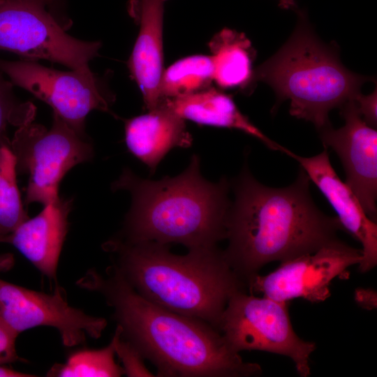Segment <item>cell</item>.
<instances>
[{"label":"cell","instance_id":"14","mask_svg":"<svg viewBox=\"0 0 377 377\" xmlns=\"http://www.w3.org/2000/svg\"><path fill=\"white\" fill-rule=\"evenodd\" d=\"M168 0H131L128 10L139 24V33L128 66L151 110L163 101L160 95L163 73V21Z\"/></svg>","mask_w":377,"mask_h":377},{"label":"cell","instance_id":"23","mask_svg":"<svg viewBox=\"0 0 377 377\" xmlns=\"http://www.w3.org/2000/svg\"><path fill=\"white\" fill-rule=\"evenodd\" d=\"M115 354L121 359L124 374L128 376H154L145 366V359L138 350L121 337V329L117 325L114 334Z\"/></svg>","mask_w":377,"mask_h":377},{"label":"cell","instance_id":"3","mask_svg":"<svg viewBox=\"0 0 377 377\" xmlns=\"http://www.w3.org/2000/svg\"><path fill=\"white\" fill-rule=\"evenodd\" d=\"M104 248L114 254L112 265L141 296L217 330L228 300L246 287L217 247L177 255L169 244L119 237Z\"/></svg>","mask_w":377,"mask_h":377},{"label":"cell","instance_id":"18","mask_svg":"<svg viewBox=\"0 0 377 377\" xmlns=\"http://www.w3.org/2000/svg\"><path fill=\"white\" fill-rule=\"evenodd\" d=\"M213 80L223 88L245 87L251 82L255 51L243 33L224 29L209 42Z\"/></svg>","mask_w":377,"mask_h":377},{"label":"cell","instance_id":"12","mask_svg":"<svg viewBox=\"0 0 377 377\" xmlns=\"http://www.w3.org/2000/svg\"><path fill=\"white\" fill-rule=\"evenodd\" d=\"M345 124L320 131L325 149H333L343 164L346 183L359 199L367 216L376 222L377 131L360 116L354 98L340 108Z\"/></svg>","mask_w":377,"mask_h":377},{"label":"cell","instance_id":"28","mask_svg":"<svg viewBox=\"0 0 377 377\" xmlns=\"http://www.w3.org/2000/svg\"><path fill=\"white\" fill-rule=\"evenodd\" d=\"M279 6L283 9H295L297 8L295 0H279Z\"/></svg>","mask_w":377,"mask_h":377},{"label":"cell","instance_id":"27","mask_svg":"<svg viewBox=\"0 0 377 377\" xmlns=\"http://www.w3.org/2000/svg\"><path fill=\"white\" fill-rule=\"evenodd\" d=\"M14 264V258L10 253L0 254V272L10 269Z\"/></svg>","mask_w":377,"mask_h":377},{"label":"cell","instance_id":"10","mask_svg":"<svg viewBox=\"0 0 377 377\" xmlns=\"http://www.w3.org/2000/svg\"><path fill=\"white\" fill-rule=\"evenodd\" d=\"M361 249L339 239L317 251L280 263L273 272L255 276L246 284L251 293L288 302L302 298L311 303L324 302L330 296V286L348 269L359 265Z\"/></svg>","mask_w":377,"mask_h":377},{"label":"cell","instance_id":"9","mask_svg":"<svg viewBox=\"0 0 377 377\" xmlns=\"http://www.w3.org/2000/svg\"><path fill=\"white\" fill-rule=\"evenodd\" d=\"M0 69L13 85L48 104L77 133L84 137L87 116L93 110L108 112L113 97L91 71H61L36 61L0 59Z\"/></svg>","mask_w":377,"mask_h":377},{"label":"cell","instance_id":"26","mask_svg":"<svg viewBox=\"0 0 377 377\" xmlns=\"http://www.w3.org/2000/svg\"><path fill=\"white\" fill-rule=\"evenodd\" d=\"M34 375L22 373L14 369L3 367L0 364V377H31Z\"/></svg>","mask_w":377,"mask_h":377},{"label":"cell","instance_id":"8","mask_svg":"<svg viewBox=\"0 0 377 377\" xmlns=\"http://www.w3.org/2000/svg\"><path fill=\"white\" fill-rule=\"evenodd\" d=\"M10 149L17 172L29 175L27 205L57 200L64 176L93 156L91 143L54 114L50 128L33 121L17 127Z\"/></svg>","mask_w":377,"mask_h":377},{"label":"cell","instance_id":"24","mask_svg":"<svg viewBox=\"0 0 377 377\" xmlns=\"http://www.w3.org/2000/svg\"><path fill=\"white\" fill-rule=\"evenodd\" d=\"M354 101L358 112L364 121L370 126L374 128L377 124L376 105L377 93L376 89L369 95H362L359 93Z\"/></svg>","mask_w":377,"mask_h":377},{"label":"cell","instance_id":"2","mask_svg":"<svg viewBox=\"0 0 377 377\" xmlns=\"http://www.w3.org/2000/svg\"><path fill=\"white\" fill-rule=\"evenodd\" d=\"M310 182L300 168L288 186H267L247 165L234 182L235 199L226 221L228 244L223 251L246 287L265 265L314 252L339 239L343 228L337 217L316 205Z\"/></svg>","mask_w":377,"mask_h":377},{"label":"cell","instance_id":"13","mask_svg":"<svg viewBox=\"0 0 377 377\" xmlns=\"http://www.w3.org/2000/svg\"><path fill=\"white\" fill-rule=\"evenodd\" d=\"M283 153L296 160L310 181L319 188L337 214L343 228L362 245L358 269L365 273L377 264V224L364 212L357 197L334 170L327 149L311 157L284 148Z\"/></svg>","mask_w":377,"mask_h":377},{"label":"cell","instance_id":"21","mask_svg":"<svg viewBox=\"0 0 377 377\" xmlns=\"http://www.w3.org/2000/svg\"><path fill=\"white\" fill-rule=\"evenodd\" d=\"M16 173V159L10 147H0V235H10L29 219L22 203Z\"/></svg>","mask_w":377,"mask_h":377},{"label":"cell","instance_id":"30","mask_svg":"<svg viewBox=\"0 0 377 377\" xmlns=\"http://www.w3.org/2000/svg\"><path fill=\"white\" fill-rule=\"evenodd\" d=\"M45 6L52 3L54 0H40Z\"/></svg>","mask_w":377,"mask_h":377},{"label":"cell","instance_id":"5","mask_svg":"<svg viewBox=\"0 0 377 377\" xmlns=\"http://www.w3.org/2000/svg\"><path fill=\"white\" fill-rule=\"evenodd\" d=\"M297 23L286 43L252 74L251 82L267 83L276 104L290 101V114L321 129L330 126L329 112L360 93L369 77L357 75L341 63L335 47L316 35L306 15L297 11Z\"/></svg>","mask_w":377,"mask_h":377},{"label":"cell","instance_id":"17","mask_svg":"<svg viewBox=\"0 0 377 377\" xmlns=\"http://www.w3.org/2000/svg\"><path fill=\"white\" fill-rule=\"evenodd\" d=\"M182 119L199 124L233 128L253 136L270 149L283 151L284 147L273 141L253 125L237 108L232 98L215 89L164 100Z\"/></svg>","mask_w":377,"mask_h":377},{"label":"cell","instance_id":"29","mask_svg":"<svg viewBox=\"0 0 377 377\" xmlns=\"http://www.w3.org/2000/svg\"><path fill=\"white\" fill-rule=\"evenodd\" d=\"M8 243V235H0V243Z\"/></svg>","mask_w":377,"mask_h":377},{"label":"cell","instance_id":"6","mask_svg":"<svg viewBox=\"0 0 377 377\" xmlns=\"http://www.w3.org/2000/svg\"><path fill=\"white\" fill-rule=\"evenodd\" d=\"M219 330L236 353L259 350L283 355L293 361L300 376L311 374L310 356L316 346L295 333L288 302L238 291L228 300Z\"/></svg>","mask_w":377,"mask_h":377},{"label":"cell","instance_id":"1","mask_svg":"<svg viewBox=\"0 0 377 377\" xmlns=\"http://www.w3.org/2000/svg\"><path fill=\"white\" fill-rule=\"evenodd\" d=\"M77 285L103 296L128 341L156 368V376L248 377L260 366L244 362L207 323L160 306L138 293L113 265L89 269Z\"/></svg>","mask_w":377,"mask_h":377},{"label":"cell","instance_id":"25","mask_svg":"<svg viewBox=\"0 0 377 377\" xmlns=\"http://www.w3.org/2000/svg\"><path fill=\"white\" fill-rule=\"evenodd\" d=\"M355 300L362 308L372 309L376 308V292L371 289L359 288L355 292Z\"/></svg>","mask_w":377,"mask_h":377},{"label":"cell","instance_id":"16","mask_svg":"<svg viewBox=\"0 0 377 377\" xmlns=\"http://www.w3.org/2000/svg\"><path fill=\"white\" fill-rule=\"evenodd\" d=\"M125 142L130 152L154 172L170 150L190 147L192 137L185 120L163 101L148 113L126 121Z\"/></svg>","mask_w":377,"mask_h":377},{"label":"cell","instance_id":"15","mask_svg":"<svg viewBox=\"0 0 377 377\" xmlns=\"http://www.w3.org/2000/svg\"><path fill=\"white\" fill-rule=\"evenodd\" d=\"M71 207V200L59 198L8 235V243L50 279H56Z\"/></svg>","mask_w":377,"mask_h":377},{"label":"cell","instance_id":"22","mask_svg":"<svg viewBox=\"0 0 377 377\" xmlns=\"http://www.w3.org/2000/svg\"><path fill=\"white\" fill-rule=\"evenodd\" d=\"M13 84L0 69V147H10L7 136L8 125L19 127L33 121L36 107L30 102L23 103L15 96Z\"/></svg>","mask_w":377,"mask_h":377},{"label":"cell","instance_id":"11","mask_svg":"<svg viewBox=\"0 0 377 377\" xmlns=\"http://www.w3.org/2000/svg\"><path fill=\"white\" fill-rule=\"evenodd\" d=\"M0 317L17 334L38 326L56 328L67 347L98 339L107 320L70 306L59 286L52 294L35 291L0 279Z\"/></svg>","mask_w":377,"mask_h":377},{"label":"cell","instance_id":"4","mask_svg":"<svg viewBox=\"0 0 377 377\" xmlns=\"http://www.w3.org/2000/svg\"><path fill=\"white\" fill-rule=\"evenodd\" d=\"M229 188L225 177L212 183L201 175L196 155L179 175L156 181L125 169L112 184V189L126 190L132 198L121 238L178 243L188 250L216 247L226 237Z\"/></svg>","mask_w":377,"mask_h":377},{"label":"cell","instance_id":"20","mask_svg":"<svg viewBox=\"0 0 377 377\" xmlns=\"http://www.w3.org/2000/svg\"><path fill=\"white\" fill-rule=\"evenodd\" d=\"M114 341L98 350H80L72 353L64 364H55L48 376L60 377H119L124 374L122 367L114 361Z\"/></svg>","mask_w":377,"mask_h":377},{"label":"cell","instance_id":"19","mask_svg":"<svg viewBox=\"0 0 377 377\" xmlns=\"http://www.w3.org/2000/svg\"><path fill=\"white\" fill-rule=\"evenodd\" d=\"M211 56L193 55L181 59L163 71L161 99L173 98L207 89L213 80Z\"/></svg>","mask_w":377,"mask_h":377},{"label":"cell","instance_id":"7","mask_svg":"<svg viewBox=\"0 0 377 377\" xmlns=\"http://www.w3.org/2000/svg\"><path fill=\"white\" fill-rule=\"evenodd\" d=\"M40 0H0V50L22 59H45L71 70L91 71L99 41H84L66 32Z\"/></svg>","mask_w":377,"mask_h":377}]
</instances>
